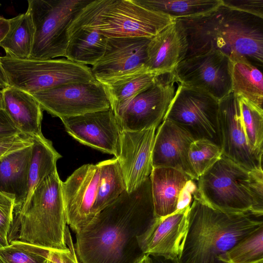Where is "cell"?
I'll list each match as a JSON object with an SVG mask.
<instances>
[{"label":"cell","instance_id":"35","mask_svg":"<svg viewBox=\"0 0 263 263\" xmlns=\"http://www.w3.org/2000/svg\"><path fill=\"white\" fill-rule=\"evenodd\" d=\"M15 205L13 196L0 191V235L6 239Z\"/></svg>","mask_w":263,"mask_h":263},{"label":"cell","instance_id":"30","mask_svg":"<svg viewBox=\"0 0 263 263\" xmlns=\"http://www.w3.org/2000/svg\"><path fill=\"white\" fill-rule=\"evenodd\" d=\"M149 10L174 19L193 17L211 12L222 4V0H137Z\"/></svg>","mask_w":263,"mask_h":263},{"label":"cell","instance_id":"34","mask_svg":"<svg viewBox=\"0 0 263 263\" xmlns=\"http://www.w3.org/2000/svg\"><path fill=\"white\" fill-rule=\"evenodd\" d=\"M222 155L220 146L208 140L193 141L189 158L196 180Z\"/></svg>","mask_w":263,"mask_h":263},{"label":"cell","instance_id":"42","mask_svg":"<svg viewBox=\"0 0 263 263\" xmlns=\"http://www.w3.org/2000/svg\"><path fill=\"white\" fill-rule=\"evenodd\" d=\"M137 263H154L151 256L144 255Z\"/></svg>","mask_w":263,"mask_h":263},{"label":"cell","instance_id":"21","mask_svg":"<svg viewBox=\"0 0 263 263\" xmlns=\"http://www.w3.org/2000/svg\"><path fill=\"white\" fill-rule=\"evenodd\" d=\"M154 215H170L176 211L180 195L190 180L183 172L171 167H154L150 175Z\"/></svg>","mask_w":263,"mask_h":263},{"label":"cell","instance_id":"16","mask_svg":"<svg viewBox=\"0 0 263 263\" xmlns=\"http://www.w3.org/2000/svg\"><path fill=\"white\" fill-rule=\"evenodd\" d=\"M151 39L107 38L104 54L91 68L94 78L103 83L147 69V49Z\"/></svg>","mask_w":263,"mask_h":263},{"label":"cell","instance_id":"18","mask_svg":"<svg viewBox=\"0 0 263 263\" xmlns=\"http://www.w3.org/2000/svg\"><path fill=\"white\" fill-rule=\"evenodd\" d=\"M153 126L139 131L122 130L117 158L124 177L126 191L137 190L150 176L156 130Z\"/></svg>","mask_w":263,"mask_h":263},{"label":"cell","instance_id":"29","mask_svg":"<svg viewBox=\"0 0 263 263\" xmlns=\"http://www.w3.org/2000/svg\"><path fill=\"white\" fill-rule=\"evenodd\" d=\"M10 29L4 39L0 43L9 57L20 59H29L33 42L34 26L31 18L25 13L9 19Z\"/></svg>","mask_w":263,"mask_h":263},{"label":"cell","instance_id":"38","mask_svg":"<svg viewBox=\"0 0 263 263\" xmlns=\"http://www.w3.org/2000/svg\"><path fill=\"white\" fill-rule=\"evenodd\" d=\"M66 250H51L49 259L55 263H80L76 256L74 243L68 226L66 231Z\"/></svg>","mask_w":263,"mask_h":263},{"label":"cell","instance_id":"4","mask_svg":"<svg viewBox=\"0 0 263 263\" xmlns=\"http://www.w3.org/2000/svg\"><path fill=\"white\" fill-rule=\"evenodd\" d=\"M57 170L35 189L28 202L15 208L9 244L22 242L51 250H66L67 219Z\"/></svg>","mask_w":263,"mask_h":263},{"label":"cell","instance_id":"45","mask_svg":"<svg viewBox=\"0 0 263 263\" xmlns=\"http://www.w3.org/2000/svg\"><path fill=\"white\" fill-rule=\"evenodd\" d=\"M48 263H55V262L54 261H53L52 260H51V259H50L49 257V260H48Z\"/></svg>","mask_w":263,"mask_h":263},{"label":"cell","instance_id":"41","mask_svg":"<svg viewBox=\"0 0 263 263\" xmlns=\"http://www.w3.org/2000/svg\"><path fill=\"white\" fill-rule=\"evenodd\" d=\"M9 86L7 76L0 62V89H4Z\"/></svg>","mask_w":263,"mask_h":263},{"label":"cell","instance_id":"26","mask_svg":"<svg viewBox=\"0 0 263 263\" xmlns=\"http://www.w3.org/2000/svg\"><path fill=\"white\" fill-rule=\"evenodd\" d=\"M231 62L232 92L262 108L263 78L261 70L245 57Z\"/></svg>","mask_w":263,"mask_h":263},{"label":"cell","instance_id":"7","mask_svg":"<svg viewBox=\"0 0 263 263\" xmlns=\"http://www.w3.org/2000/svg\"><path fill=\"white\" fill-rule=\"evenodd\" d=\"M89 0H28L27 11L34 26V38L29 59L65 57L68 29Z\"/></svg>","mask_w":263,"mask_h":263},{"label":"cell","instance_id":"48","mask_svg":"<svg viewBox=\"0 0 263 263\" xmlns=\"http://www.w3.org/2000/svg\"><path fill=\"white\" fill-rule=\"evenodd\" d=\"M1 6V3H0V6Z\"/></svg>","mask_w":263,"mask_h":263},{"label":"cell","instance_id":"47","mask_svg":"<svg viewBox=\"0 0 263 263\" xmlns=\"http://www.w3.org/2000/svg\"><path fill=\"white\" fill-rule=\"evenodd\" d=\"M219 263H222V262H220V261Z\"/></svg>","mask_w":263,"mask_h":263},{"label":"cell","instance_id":"3","mask_svg":"<svg viewBox=\"0 0 263 263\" xmlns=\"http://www.w3.org/2000/svg\"><path fill=\"white\" fill-rule=\"evenodd\" d=\"M193 195L187 237L175 263H219V256L263 226L262 220L250 212L221 210Z\"/></svg>","mask_w":263,"mask_h":263},{"label":"cell","instance_id":"44","mask_svg":"<svg viewBox=\"0 0 263 263\" xmlns=\"http://www.w3.org/2000/svg\"><path fill=\"white\" fill-rule=\"evenodd\" d=\"M4 108L3 89H0V110Z\"/></svg>","mask_w":263,"mask_h":263},{"label":"cell","instance_id":"49","mask_svg":"<svg viewBox=\"0 0 263 263\" xmlns=\"http://www.w3.org/2000/svg\"><path fill=\"white\" fill-rule=\"evenodd\" d=\"M153 262H154V261H153Z\"/></svg>","mask_w":263,"mask_h":263},{"label":"cell","instance_id":"36","mask_svg":"<svg viewBox=\"0 0 263 263\" xmlns=\"http://www.w3.org/2000/svg\"><path fill=\"white\" fill-rule=\"evenodd\" d=\"M222 5L263 19V0H222Z\"/></svg>","mask_w":263,"mask_h":263},{"label":"cell","instance_id":"23","mask_svg":"<svg viewBox=\"0 0 263 263\" xmlns=\"http://www.w3.org/2000/svg\"><path fill=\"white\" fill-rule=\"evenodd\" d=\"M32 152V145L0 159V191L15 197V207L22 204L27 194Z\"/></svg>","mask_w":263,"mask_h":263},{"label":"cell","instance_id":"19","mask_svg":"<svg viewBox=\"0 0 263 263\" xmlns=\"http://www.w3.org/2000/svg\"><path fill=\"white\" fill-rule=\"evenodd\" d=\"M189 44L179 19L152 37L148 45L146 68L157 76L171 73L186 58Z\"/></svg>","mask_w":263,"mask_h":263},{"label":"cell","instance_id":"17","mask_svg":"<svg viewBox=\"0 0 263 263\" xmlns=\"http://www.w3.org/2000/svg\"><path fill=\"white\" fill-rule=\"evenodd\" d=\"M61 120L67 133L80 143L118 157L121 129L110 108Z\"/></svg>","mask_w":263,"mask_h":263},{"label":"cell","instance_id":"6","mask_svg":"<svg viewBox=\"0 0 263 263\" xmlns=\"http://www.w3.org/2000/svg\"><path fill=\"white\" fill-rule=\"evenodd\" d=\"M175 20L137 0H96L85 6L72 23L95 29L107 38L152 39Z\"/></svg>","mask_w":263,"mask_h":263},{"label":"cell","instance_id":"28","mask_svg":"<svg viewBox=\"0 0 263 263\" xmlns=\"http://www.w3.org/2000/svg\"><path fill=\"white\" fill-rule=\"evenodd\" d=\"M98 164L100 177L93 208L95 216L126 191L124 177L117 158L102 161Z\"/></svg>","mask_w":263,"mask_h":263},{"label":"cell","instance_id":"46","mask_svg":"<svg viewBox=\"0 0 263 263\" xmlns=\"http://www.w3.org/2000/svg\"><path fill=\"white\" fill-rule=\"evenodd\" d=\"M259 263H263V261L260 262H259Z\"/></svg>","mask_w":263,"mask_h":263},{"label":"cell","instance_id":"14","mask_svg":"<svg viewBox=\"0 0 263 263\" xmlns=\"http://www.w3.org/2000/svg\"><path fill=\"white\" fill-rule=\"evenodd\" d=\"M99 177V165L86 164L62 182L67 224L76 234L95 216L93 208Z\"/></svg>","mask_w":263,"mask_h":263},{"label":"cell","instance_id":"40","mask_svg":"<svg viewBox=\"0 0 263 263\" xmlns=\"http://www.w3.org/2000/svg\"><path fill=\"white\" fill-rule=\"evenodd\" d=\"M9 29V19L0 16V43L4 39Z\"/></svg>","mask_w":263,"mask_h":263},{"label":"cell","instance_id":"15","mask_svg":"<svg viewBox=\"0 0 263 263\" xmlns=\"http://www.w3.org/2000/svg\"><path fill=\"white\" fill-rule=\"evenodd\" d=\"M218 126L223 156L248 171L262 168V156L253 151L249 145L238 97L232 92L219 101Z\"/></svg>","mask_w":263,"mask_h":263},{"label":"cell","instance_id":"10","mask_svg":"<svg viewBox=\"0 0 263 263\" xmlns=\"http://www.w3.org/2000/svg\"><path fill=\"white\" fill-rule=\"evenodd\" d=\"M172 73L159 76L156 82L114 112L121 131H139L163 121L175 93Z\"/></svg>","mask_w":263,"mask_h":263},{"label":"cell","instance_id":"12","mask_svg":"<svg viewBox=\"0 0 263 263\" xmlns=\"http://www.w3.org/2000/svg\"><path fill=\"white\" fill-rule=\"evenodd\" d=\"M31 95L43 110L60 119L110 108L105 89L99 82L65 84Z\"/></svg>","mask_w":263,"mask_h":263},{"label":"cell","instance_id":"8","mask_svg":"<svg viewBox=\"0 0 263 263\" xmlns=\"http://www.w3.org/2000/svg\"><path fill=\"white\" fill-rule=\"evenodd\" d=\"M10 86L30 94L76 83L98 82L91 68L67 59H20L0 57Z\"/></svg>","mask_w":263,"mask_h":263},{"label":"cell","instance_id":"27","mask_svg":"<svg viewBox=\"0 0 263 263\" xmlns=\"http://www.w3.org/2000/svg\"><path fill=\"white\" fill-rule=\"evenodd\" d=\"M159 76L144 69L101 83L105 89L113 112L117 111L139 93L153 85Z\"/></svg>","mask_w":263,"mask_h":263},{"label":"cell","instance_id":"43","mask_svg":"<svg viewBox=\"0 0 263 263\" xmlns=\"http://www.w3.org/2000/svg\"><path fill=\"white\" fill-rule=\"evenodd\" d=\"M9 245L7 239L0 235V249Z\"/></svg>","mask_w":263,"mask_h":263},{"label":"cell","instance_id":"37","mask_svg":"<svg viewBox=\"0 0 263 263\" xmlns=\"http://www.w3.org/2000/svg\"><path fill=\"white\" fill-rule=\"evenodd\" d=\"M32 144V138L24 135L0 140V159L11 153Z\"/></svg>","mask_w":263,"mask_h":263},{"label":"cell","instance_id":"9","mask_svg":"<svg viewBox=\"0 0 263 263\" xmlns=\"http://www.w3.org/2000/svg\"><path fill=\"white\" fill-rule=\"evenodd\" d=\"M218 112L216 98L201 89L179 84L163 120L177 125L194 141L208 140L220 147Z\"/></svg>","mask_w":263,"mask_h":263},{"label":"cell","instance_id":"1","mask_svg":"<svg viewBox=\"0 0 263 263\" xmlns=\"http://www.w3.org/2000/svg\"><path fill=\"white\" fill-rule=\"evenodd\" d=\"M154 215L150 177L135 191H125L76 233L80 263H137L145 255L137 237Z\"/></svg>","mask_w":263,"mask_h":263},{"label":"cell","instance_id":"32","mask_svg":"<svg viewBox=\"0 0 263 263\" xmlns=\"http://www.w3.org/2000/svg\"><path fill=\"white\" fill-rule=\"evenodd\" d=\"M243 128L251 148L262 156L263 109L249 100L238 97Z\"/></svg>","mask_w":263,"mask_h":263},{"label":"cell","instance_id":"33","mask_svg":"<svg viewBox=\"0 0 263 263\" xmlns=\"http://www.w3.org/2000/svg\"><path fill=\"white\" fill-rule=\"evenodd\" d=\"M50 250L14 242L0 249V263H48Z\"/></svg>","mask_w":263,"mask_h":263},{"label":"cell","instance_id":"24","mask_svg":"<svg viewBox=\"0 0 263 263\" xmlns=\"http://www.w3.org/2000/svg\"><path fill=\"white\" fill-rule=\"evenodd\" d=\"M67 33V59L84 65L92 66L103 57L107 38L98 31L71 22Z\"/></svg>","mask_w":263,"mask_h":263},{"label":"cell","instance_id":"22","mask_svg":"<svg viewBox=\"0 0 263 263\" xmlns=\"http://www.w3.org/2000/svg\"><path fill=\"white\" fill-rule=\"evenodd\" d=\"M3 100L4 109L23 135L42 134L43 109L31 95L9 86L3 89Z\"/></svg>","mask_w":263,"mask_h":263},{"label":"cell","instance_id":"31","mask_svg":"<svg viewBox=\"0 0 263 263\" xmlns=\"http://www.w3.org/2000/svg\"><path fill=\"white\" fill-rule=\"evenodd\" d=\"M217 259L222 263L263 261V226L240 240Z\"/></svg>","mask_w":263,"mask_h":263},{"label":"cell","instance_id":"11","mask_svg":"<svg viewBox=\"0 0 263 263\" xmlns=\"http://www.w3.org/2000/svg\"><path fill=\"white\" fill-rule=\"evenodd\" d=\"M172 75L175 83L201 89L218 101L232 92L231 62L219 51L186 58Z\"/></svg>","mask_w":263,"mask_h":263},{"label":"cell","instance_id":"5","mask_svg":"<svg viewBox=\"0 0 263 263\" xmlns=\"http://www.w3.org/2000/svg\"><path fill=\"white\" fill-rule=\"evenodd\" d=\"M197 181L195 193L209 205L223 211L262 216V168L248 171L222 155Z\"/></svg>","mask_w":263,"mask_h":263},{"label":"cell","instance_id":"2","mask_svg":"<svg viewBox=\"0 0 263 263\" xmlns=\"http://www.w3.org/2000/svg\"><path fill=\"white\" fill-rule=\"evenodd\" d=\"M186 32V58L217 51L230 61L245 57L263 65V19L222 4L208 13L179 19Z\"/></svg>","mask_w":263,"mask_h":263},{"label":"cell","instance_id":"13","mask_svg":"<svg viewBox=\"0 0 263 263\" xmlns=\"http://www.w3.org/2000/svg\"><path fill=\"white\" fill-rule=\"evenodd\" d=\"M190 205L166 216L153 219L144 232L137 237L144 254L174 262L179 259L188 233Z\"/></svg>","mask_w":263,"mask_h":263},{"label":"cell","instance_id":"20","mask_svg":"<svg viewBox=\"0 0 263 263\" xmlns=\"http://www.w3.org/2000/svg\"><path fill=\"white\" fill-rule=\"evenodd\" d=\"M193 141L190 135L177 125L163 120L155 135L152 155L153 168H174L196 180L189 158L190 145Z\"/></svg>","mask_w":263,"mask_h":263},{"label":"cell","instance_id":"25","mask_svg":"<svg viewBox=\"0 0 263 263\" xmlns=\"http://www.w3.org/2000/svg\"><path fill=\"white\" fill-rule=\"evenodd\" d=\"M32 156L30 161L27 191L24 202L15 208L26 205L37 186L49 175L57 170V162L61 157L51 141L43 134L32 138Z\"/></svg>","mask_w":263,"mask_h":263},{"label":"cell","instance_id":"39","mask_svg":"<svg viewBox=\"0 0 263 263\" xmlns=\"http://www.w3.org/2000/svg\"><path fill=\"white\" fill-rule=\"evenodd\" d=\"M23 135L4 109L0 110V140Z\"/></svg>","mask_w":263,"mask_h":263}]
</instances>
